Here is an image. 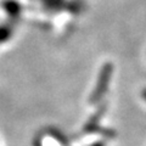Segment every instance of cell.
Returning a JSON list of instances; mask_svg holds the SVG:
<instances>
[{
  "label": "cell",
  "instance_id": "6da1fadb",
  "mask_svg": "<svg viewBox=\"0 0 146 146\" xmlns=\"http://www.w3.org/2000/svg\"><path fill=\"white\" fill-rule=\"evenodd\" d=\"M111 76H112V66L107 63L102 67L101 72L99 74V79H98V83H96V86L91 94V102L96 101L100 98L102 96L105 94V91L107 90V86H108V83L111 80Z\"/></svg>",
  "mask_w": 146,
  "mask_h": 146
},
{
  "label": "cell",
  "instance_id": "3957f363",
  "mask_svg": "<svg viewBox=\"0 0 146 146\" xmlns=\"http://www.w3.org/2000/svg\"><path fill=\"white\" fill-rule=\"evenodd\" d=\"M144 98H145V99H146V90H145V91H144Z\"/></svg>",
  "mask_w": 146,
  "mask_h": 146
},
{
  "label": "cell",
  "instance_id": "7a4b0ae2",
  "mask_svg": "<svg viewBox=\"0 0 146 146\" xmlns=\"http://www.w3.org/2000/svg\"><path fill=\"white\" fill-rule=\"evenodd\" d=\"M93 146H104V145H102L101 143H98V144H94Z\"/></svg>",
  "mask_w": 146,
  "mask_h": 146
}]
</instances>
